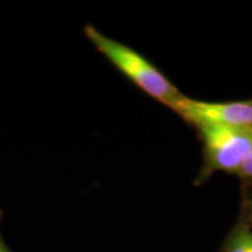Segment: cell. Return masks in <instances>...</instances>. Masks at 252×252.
<instances>
[{
    "instance_id": "7a4b0ae2",
    "label": "cell",
    "mask_w": 252,
    "mask_h": 252,
    "mask_svg": "<svg viewBox=\"0 0 252 252\" xmlns=\"http://www.w3.org/2000/svg\"><path fill=\"white\" fill-rule=\"evenodd\" d=\"M206 150L207 173H237L252 150V127L200 126Z\"/></svg>"
},
{
    "instance_id": "6da1fadb",
    "label": "cell",
    "mask_w": 252,
    "mask_h": 252,
    "mask_svg": "<svg viewBox=\"0 0 252 252\" xmlns=\"http://www.w3.org/2000/svg\"><path fill=\"white\" fill-rule=\"evenodd\" d=\"M84 32L103 55L153 98L171 109L181 98L182 94L168 78L163 76L161 71L158 70L149 60L138 54L135 50L105 36L90 25L86 26Z\"/></svg>"
},
{
    "instance_id": "3957f363",
    "label": "cell",
    "mask_w": 252,
    "mask_h": 252,
    "mask_svg": "<svg viewBox=\"0 0 252 252\" xmlns=\"http://www.w3.org/2000/svg\"><path fill=\"white\" fill-rule=\"evenodd\" d=\"M172 110L197 127L200 126L252 127V100L210 103L182 96L174 104Z\"/></svg>"
},
{
    "instance_id": "8992f818",
    "label": "cell",
    "mask_w": 252,
    "mask_h": 252,
    "mask_svg": "<svg viewBox=\"0 0 252 252\" xmlns=\"http://www.w3.org/2000/svg\"><path fill=\"white\" fill-rule=\"evenodd\" d=\"M0 252H7L5 250V249H2V248H0Z\"/></svg>"
},
{
    "instance_id": "277c9868",
    "label": "cell",
    "mask_w": 252,
    "mask_h": 252,
    "mask_svg": "<svg viewBox=\"0 0 252 252\" xmlns=\"http://www.w3.org/2000/svg\"><path fill=\"white\" fill-rule=\"evenodd\" d=\"M226 252H252V230L247 224L235 229L229 238Z\"/></svg>"
},
{
    "instance_id": "5b68a950",
    "label": "cell",
    "mask_w": 252,
    "mask_h": 252,
    "mask_svg": "<svg viewBox=\"0 0 252 252\" xmlns=\"http://www.w3.org/2000/svg\"><path fill=\"white\" fill-rule=\"evenodd\" d=\"M237 174L243 176V178L252 179V150L247 158V160H245V162L243 163V166L239 168Z\"/></svg>"
}]
</instances>
